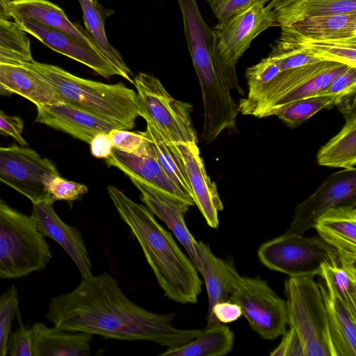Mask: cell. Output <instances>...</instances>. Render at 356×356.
Returning <instances> with one entry per match:
<instances>
[{
    "label": "cell",
    "mask_w": 356,
    "mask_h": 356,
    "mask_svg": "<svg viewBox=\"0 0 356 356\" xmlns=\"http://www.w3.org/2000/svg\"><path fill=\"white\" fill-rule=\"evenodd\" d=\"M332 62L324 61L285 70L265 86L253 99L240 101L239 111L243 115L259 118L273 103L304 84Z\"/></svg>",
    "instance_id": "21"
},
{
    "label": "cell",
    "mask_w": 356,
    "mask_h": 356,
    "mask_svg": "<svg viewBox=\"0 0 356 356\" xmlns=\"http://www.w3.org/2000/svg\"><path fill=\"white\" fill-rule=\"evenodd\" d=\"M107 191L120 218L140 246L164 295L178 303H197L202 281L172 234L144 204L134 202L115 186H109Z\"/></svg>",
    "instance_id": "2"
},
{
    "label": "cell",
    "mask_w": 356,
    "mask_h": 356,
    "mask_svg": "<svg viewBox=\"0 0 356 356\" xmlns=\"http://www.w3.org/2000/svg\"><path fill=\"white\" fill-rule=\"evenodd\" d=\"M19 312L17 314L19 322L18 329L9 336L6 355L33 356L32 333L31 329L24 326Z\"/></svg>",
    "instance_id": "42"
},
{
    "label": "cell",
    "mask_w": 356,
    "mask_h": 356,
    "mask_svg": "<svg viewBox=\"0 0 356 356\" xmlns=\"http://www.w3.org/2000/svg\"><path fill=\"white\" fill-rule=\"evenodd\" d=\"M83 11L86 30L101 49L104 57L121 73L122 77L134 84L132 72L120 52L108 42L104 27L105 19L114 13L97 0H78Z\"/></svg>",
    "instance_id": "29"
},
{
    "label": "cell",
    "mask_w": 356,
    "mask_h": 356,
    "mask_svg": "<svg viewBox=\"0 0 356 356\" xmlns=\"http://www.w3.org/2000/svg\"><path fill=\"white\" fill-rule=\"evenodd\" d=\"M172 146L183 161L195 204L207 224L218 228V212L224 207L216 184L207 173L197 143H172Z\"/></svg>",
    "instance_id": "14"
},
{
    "label": "cell",
    "mask_w": 356,
    "mask_h": 356,
    "mask_svg": "<svg viewBox=\"0 0 356 356\" xmlns=\"http://www.w3.org/2000/svg\"><path fill=\"white\" fill-rule=\"evenodd\" d=\"M14 22L22 31L51 49L86 65L103 77L122 76L120 72L105 57L67 33L33 19H20Z\"/></svg>",
    "instance_id": "13"
},
{
    "label": "cell",
    "mask_w": 356,
    "mask_h": 356,
    "mask_svg": "<svg viewBox=\"0 0 356 356\" xmlns=\"http://www.w3.org/2000/svg\"><path fill=\"white\" fill-rule=\"evenodd\" d=\"M145 121L146 129L143 132L149 140L152 156L168 177L184 193L193 199L183 161L173 148L172 142L150 121Z\"/></svg>",
    "instance_id": "31"
},
{
    "label": "cell",
    "mask_w": 356,
    "mask_h": 356,
    "mask_svg": "<svg viewBox=\"0 0 356 356\" xmlns=\"http://www.w3.org/2000/svg\"><path fill=\"white\" fill-rule=\"evenodd\" d=\"M234 336L229 327L218 322L202 330L185 343L168 347L160 356H222L234 346Z\"/></svg>",
    "instance_id": "28"
},
{
    "label": "cell",
    "mask_w": 356,
    "mask_h": 356,
    "mask_svg": "<svg viewBox=\"0 0 356 356\" xmlns=\"http://www.w3.org/2000/svg\"><path fill=\"white\" fill-rule=\"evenodd\" d=\"M356 204V168L332 173L295 209L292 221L284 232L303 235L326 211L334 207Z\"/></svg>",
    "instance_id": "12"
},
{
    "label": "cell",
    "mask_w": 356,
    "mask_h": 356,
    "mask_svg": "<svg viewBox=\"0 0 356 356\" xmlns=\"http://www.w3.org/2000/svg\"><path fill=\"white\" fill-rule=\"evenodd\" d=\"M284 294L288 325L298 334L305 356H334L324 298L314 277H289Z\"/></svg>",
    "instance_id": "6"
},
{
    "label": "cell",
    "mask_w": 356,
    "mask_h": 356,
    "mask_svg": "<svg viewBox=\"0 0 356 356\" xmlns=\"http://www.w3.org/2000/svg\"><path fill=\"white\" fill-rule=\"evenodd\" d=\"M347 67L348 66L346 65L332 62L327 67L314 77L270 105L261 114L259 118L275 115L280 110L292 102L308 97H316L336 76L343 72Z\"/></svg>",
    "instance_id": "33"
},
{
    "label": "cell",
    "mask_w": 356,
    "mask_h": 356,
    "mask_svg": "<svg viewBox=\"0 0 356 356\" xmlns=\"http://www.w3.org/2000/svg\"><path fill=\"white\" fill-rule=\"evenodd\" d=\"M193 64L200 83L203 108L216 111L231 100V90L243 91L237 74L226 67L218 49L213 29L202 18L195 0H177Z\"/></svg>",
    "instance_id": "4"
},
{
    "label": "cell",
    "mask_w": 356,
    "mask_h": 356,
    "mask_svg": "<svg viewBox=\"0 0 356 356\" xmlns=\"http://www.w3.org/2000/svg\"><path fill=\"white\" fill-rule=\"evenodd\" d=\"M12 1L0 0V19L6 20L11 19L9 13V7Z\"/></svg>",
    "instance_id": "49"
},
{
    "label": "cell",
    "mask_w": 356,
    "mask_h": 356,
    "mask_svg": "<svg viewBox=\"0 0 356 356\" xmlns=\"http://www.w3.org/2000/svg\"><path fill=\"white\" fill-rule=\"evenodd\" d=\"M319 276L332 287L349 309L356 312V270L344 268L339 264H325Z\"/></svg>",
    "instance_id": "35"
},
{
    "label": "cell",
    "mask_w": 356,
    "mask_h": 356,
    "mask_svg": "<svg viewBox=\"0 0 356 356\" xmlns=\"http://www.w3.org/2000/svg\"><path fill=\"white\" fill-rule=\"evenodd\" d=\"M32 333L33 356H88L93 334L70 332L35 323Z\"/></svg>",
    "instance_id": "24"
},
{
    "label": "cell",
    "mask_w": 356,
    "mask_h": 356,
    "mask_svg": "<svg viewBox=\"0 0 356 356\" xmlns=\"http://www.w3.org/2000/svg\"><path fill=\"white\" fill-rule=\"evenodd\" d=\"M340 102L341 99L337 96L308 97L285 106L275 115L288 126L295 127L320 111L337 106Z\"/></svg>",
    "instance_id": "34"
},
{
    "label": "cell",
    "mask_w": 356,
    "mask_h": 356,
    "mask_svg": "<svg viewBox=\"0 0 356 356\" xmlns=\"http://www.w3.org/2000/svg\"><path fill=\"white\" fill-rule=\"evenodd\" d=\"M13 93L8 90L6 88H5L3 85L0 83V95H6V96H10Z\"/></svg>",
    "instance_id": "51"
},
{
    "label": "cell",
    "mask_w": 356,
    "mask_h": 356,
    "mask_svg": "<svg viewBox=\"0 0 356 356\" xmlns=\"http://www.w3.org/2000/svg\"><path fill=\"white\" fill-rule=\"evenodd\" d=\"M51 257L31 216L0 199V278H19L44 269Z\"/></svg>",
    "instance_id": "5"
},
{
    "label": "cell",
    "mask_w": 356,
    "mask_h": 356,
    "mask_svg": "<svg viewBox=\"0 0 356 356\" xmlns=\"http://www.w3.org/2000/svg\"><path fill=\"white\" fill-rule=\"evenodd\" d=\"M0 83L36 106L60 103L51 86L24 64L0 63Z\"/></svg>",
    "instance_id": "26"
},
{
    "label": "cell",
    "mask_w": 356,
    "mask_h": 356,
    "mask_svg": "<svg viewBox=\"0 0 356 356\" xmlns=\"http://www.w3.org/2000/svg\"><path fill=\"white\" fill-rule=\"evenodd\" d=\"M106 161L127 177H136L169 196L195 205L193 200L168 177L153 156H138L113 148Z\"/></svg>",
    "instance_id": "19"
},
{
    "label": "cell",
    "mask_w": 356,
    "mask_h": 356,
    "mask_svg": "<svg viewBox=\"0 0 356 356\" xmlns=\"http://www.w3.org/2000/svg\"><path fill=\"white\" fill-rule=\"evenodd\" d=\"M272 0H225L213 13L218 22L242 12L253 6H266Z\"/></svg>",
    "instance_id": "44"
},
{
    "label": "cell",
    "mask_w": 356,
    "mask_h": 356,
    "mask_svg": "<svg viewBox=\"0 0 356 356\" xmlns=\"http://www.w3.org/2000/svg\"><path fill=\"white\" fill-rule=\"evenodd\" d=\"M53 204L49 201L32 203L31 216L38 231L63 248L75 263L81 277L92 274L91 260L81 232L60 218Z\"/></svg>",
    "instance_id": "17"
},
{
    "label": "cell",
    "mask_w": 356,
    "mask_h": 356,
    "mask_svg": "<svg viewBox=\"0 0 356 356\" xmlns=\"http://www.w3.org/2000/svg\"><path fill=\"white\" fill-rule=\"evenodd\" d=\"M108 136L113 148L119 151L138 156H152L149 140L143 131L133 132L115 128Z\"/></svg>",
    "instance_id": "38"
},
{
    "label": "cell",
    "mask_w": 356,
    "mask_h": 356,
    "mask_svg": "<svg viewBox=\"0 0 356 356\" xmlns=\"http://www.w3.org/2000/svg\"><path fill=\"white\" fill-rule=\"evenodd\" d=\"M260 261L289 277L319 275L323 264H339L335 250L319 236L283 234L260 245Z\"/></svg>",
    "instance_id": "8"
},
{
    "label": "cell",
    "mask_w": 356,
    "mask_h": 356,
    "mask_svg": "<svg viewBox=\"0 0 356 356\" xmlns=\"http://www.w3.org/2000/svg\"><path fill=\"white\" fill-rule=\"evenodd\" d=\"M279 26H290L305 19L356 12V0H272Z\"/></svg>",
    "instance_id": "27"
},
{
    "label": "cell",
    "mask_w": 356,
    "mask_h": 356,
    "mask_svg": "<svg viewBox=\"0 0 356 356\" xmlns=\"http://www.w3.org/2000/svg\"><path fill=\"white\" fill-rule=\"evenodd\" d=\"M24 121L19 116L9 115L0 111V133L13 138L19 144L26 146L23 137Z\"/></svg>",
    "instance_id": "46"
},
{
    "label": "cell",
    "mask_w": 356,
    "mask_h": 356,
    "mask_svg": "<svg viewBox=\"0 0 356 356\" xmlns=\"http://www.w3.org/2000/svg\"><path fill=\"white\" fill-rule=\"evenodd\" d=\"M280 36L319 62H336L356 67V37L321 39L303 35L293 26H281Z\"/></svg>",
    "instance_id": "23"
},
{
    "label": "cell",
    "mask_w": 356,
    "mask_h": 356,
    "mask_svg": "<svg viewBox=\"0 0 356 356\" xmlns=\"http://www.w3.org/2000/svg\"><path fill=\"white\" fill-rule=\"evenodd\" d=\"M318 284L327 309L334 356H356V312L341 300L327 282L321 279Z\"/></svg>",
    "instance_id": "22"
},
{
    "label": "cell",
    "mask_w": 356,
    "mask_h": 356,
    "mask_svg": "<svg viewBox=\"0 0 356 356\" xmlns=\"http://www.w3.org/2000/svg\"><path fill=\"white\" fill-rule=\"evenodd\" d=\"M59 175L54 163L35 150L13 145L0 146V181L28 197L32 203L49 201L45 181Z\"/></svg>",
    "instance_id": "10"
},
{
    "label": "cell",
    "mask_w": 356,
    "mask_h": 356,
    "mask_svg": "<svg viewBox=\"0 0 356 356\" xmlns=\"http://www.w3.org/2000/svg\"><path fill=\"white\" fill-rule=\"evenodd\" d=\"M35 122L63 131L88 144L97 134H108L117 128L88 111L63 103L37 106Z\"/></svg>",
    "instance_id": "18"
},
{
    "label": "cell",
    "mask_w": 356,
    "mask_h": 356,
    "mask_svg": "<svg viewBox=\"0 0 356 356\" xmlns=\"http://www.w3.org/2000/svg\"><path fill=\"white\" fill-rule=\"evenodd\" d=\"M291 26L303 35L321 39L356 37V12L309 17Z\"/></svg>",
    "instance_id": "32"
},
{
    "label": "cell",
    "mask_w": 356,
    "mask_h": 356,
    "mask_svg": "<svg viewBox=\"0 0 356 356\" xmlns=\"http://www.w3.org/2000/svg\"><path fill=\"white\" fill-rule=\"evenodd\" d=\"M280 72L278 63L270 56L248 67L245 71L248 87V97L245 99L250 100L254 98Z\"/></svg>",
    "instance_id": "36"
},
{
    "label": "cell",
    "mask_w": 356,
    "mask_h": 356,
    "mask_svg": "<svg viewBox=\"0 0 356 356\" xmlns=\"http://www.w3.org/2000/svg\"><path fill=\"white\" fill-rule=\"evenodd\" d=\"M197 270L202 275L209 299L207 316L213 306L229 300L233 282L238 275L234 265L214 255L209 245L197 241Z\"/></svg>",
    "instance_id": "25"
},
{
    "label": "cell",
    "mask_w": 356,
    "mask_h": 356,
    "mask_svg": "<svg viewBox=\"0 0 356 356\" xmlns=\"http://www.w3.org/2000/svg\"><path fill=\"white\" fill-rule=\"evenodd\" d=\"M44 185L53 202L58 200L74 201L88 192L86 185L67 180L59 175L49 177Z\"/></svg>",
    "instance_id": "40"
},
{
    "label": "cell",
    "mask_w": 356,
    "mask_h": 356,
    "mask_svg": "<svg viewBox=\"0 0 356 356\" xmlns=\"http://www.w3.org/2000/svg\"><path fill=\"white\" fill-rule=\"evenodd\" d=\"M89 144L92 155L97 159H106L113 149V145L108 133L97 134Z\"/></svg>",
    "instance_id": "47"
},
{
    "label": "cell",
    "mask_w": 356,
    "mask_h": 356,
    "mask_svg": "<svg viewBox=\"0 0 356 356\" xmlns=\"http://www.w3.org/2000/svg\"><path fill=\"white\" fill-rule=\"evenodd\" d=\"M9 13L14 20L29 19L63 31L104 57L96 42L81 26L72 23L65 12L47 0H13Z\"/></svg>",
    "instance_id": "20"
},
{
    "label": "cell",
    "mask_w": 356,
    "mask_h": 356,
    "mask_svg": "<svg viewBox=\"0 0 356 356\" xmlns=\"http://www.w3.org/2000/svg\"><path fill=\"white\" fill-rule=\"evenodd\" d=\"M0 48L33 60L30 40L15 22L0 19Z\"/></svg>",
    "instance_id": "37"
},
{
    "label": "cell",
    "mask_w": 356,
    "mask_h": 356,
    "mask_svg": "<svg viewBox=\"0 0 356 356\" xmlns=\"http://www.w3.org/2000/svg\"><path fill=\"white\" fill-rule=\"evenodd\" d=\"M241 316V309L236 303L230 300L219 302L213 306L210 315L207 316V326H210L218 322L232 323Z\"/></svg>",
    "instance_id": "43"
},
{
    "label": "cell",
    "mask_w": 356,
    "mask_h": 356,
    "mask_svg": "<svg viewBox=\"0 0 356 356\" xmlns=\"http://www.w3.org/2000/svg\"><path fill=\"white\" fill-rule=\"evenodd\" d=\"M128 177L140 191V199L146 208L165 223L186 250L197 270V241L190 232L185 222V215L191 206L155 189L136 177Z\"/></svg>",
    "instance_id": "15"
},
{
    "label": "cell",
    "mask_w": 356,
    "mask_h": 356,
    "mask_svg": "<svg viewBox=\"0 0 356 356\" xmlns=\"http://www.w3.org/2000/svg\"><path fill=\"white\" fill-rule=\"evenodd\" d=\"M356 93V67L348 66L317 96H337L341 101Z\"/></svg>",
    "instance_id": "41"
},
{
    "label": "cell",
    "mask_w": 356,
    "mask_h": 356,
    "mask_svg": "<svg viewBox=\"0 0 356 356\" xmlns=\"http://www.w3.org/2000/svg\"><path fill=\"white\" fill-rule=\"evenodd\" d=\"M23 64L51 86L60 103L88 111L118 129L134 127L139 116L136 92L123 83L108 84L81 78L34 60Z\"/></svg>",
    "instance_id": "3"
},
{
    "label": "cell",
    "mask_w": 356,
    "mask_h": 356,
    "mask_svg": "<svg viewBox=\"0 0 356 356\" xmlns=\"http://www.w3.org/2000/svg\"><path fill=\"white\" fill-rule=\"evenodd\" d=\"M313 229L335 250L341 266L356 270V204L328 209L316 220Z\"/></svg>",
    "instance_id": "16"
},
{
    "label": "cell",
    "mask_w": 356,
    "mask_h": 356,
    "mask_svg": "<svg viewBox=\"0 0 356 356\" xmlns=\"http://www.w3.org/2000/svg\"><path fill=\"white\" fill-rule=\"evenodd\" d=\"M27 62L30 61L23 56L0 48V63L23 64Z\"/></svg>",
    "instance_id": "48"
},
{
    "label": "cell",
    "mask_w": 356,
    "mask_h": 356,
    "mask_svg": "<svg viewBox=\"0 0 356 356\" xmlns=\"http://www.w3.org/2000/svg\"><path fill=\"white\" fill-rule=\"evenodd\" d=\"M46 316L62 330L167 348L182 345L202 331L175 327V313L158 314L134 303L107 272L82 276L72 291L52 298Z\"/></svg>",
    "instance_id": "1"
},
{
    "label": "cell",
    "mask_w": 356,
    "mask_h": 356,
    "mask_svg": "<svg viewBox=\"0 0 356 356\" xmlns=\"http://www.w3.org/2000/svg\"><path fill=\"white\" fill-rule=\"evenodd\" d=\"M340 131L318 152V165L342 169L356 168V111L344 114Z\"/></svg>",
    "instance_id": "30"
},
{
    "label": "cell",
    "mask_w": 356,
    "mask_h": 356,
    "mask_svg": "<svg viewBox=\"0 0 356 356\" xmlns=\"http://www.w3.org/2000/svg\"><path fill=\"white\" fill-rule=\"evenodd\" d=\"M225 0H206L212 12L214 11Z\"/></svg>",
    "instance_id": "50"
},
{
    "label": "cell",
    "mask_w": 356,
    "mask_h": 356,
    "mask_svg": "<svg viewBox=\"0 0 356 356\" xmlns=\"http://www.w3.org/2000/svg\"><path fill=\"white\" fill-rule=\"evenodd\" d=\"M279 26L275 15L268 4L257 5L218 22L213 28L223 63L236 74V65L262 32Z\"/></svg>",
    "instance_id": "11"
},
{
    "label": "cell",
    "mask_w": 356,
    "mask_h": 356,
    "mask_svg": "<svg viewBox=\"0 0 356 356\" xmlns=\"http://www.w3.org/2000/svg\"><path fill=\"white\" fill-rule=\"evenodd\" d=\"M229 300L241 307L242 315L261 338L273 340L286 331V300L277 295L265 280L238 275L233 282Z\"/></svg>",
    "instance_id": "9"
},
{
    "label": "cell",
    "mask_w": 356,
    "mask_h": 356,
    "mask_svg": "<svg viewBox=\"0 0 356 356\" xmlns=\"http://www.w3.org/2000/svg\"><path fill=\"white\" fill-rule=\"evenodd\" d=\"M139 116L150 121L172 143H197L193 106L173 98L159 79L139 72L134 77Z\"/></svg>",
    "instance_id": "7"
},
{
    "label": "cell",
    "mask_w": 356,
    "mask_h": 356,
    "mask_svg": "<svg viewBox=\"0 0 356 356\" xmlns=\"http://www.w3.org/2000/svg\"><path fill=\"white\" fill-rule=\"evenodd\" d=\"M18 311V291L13 285L0 296V356L6 355L12 322Z\"/></svg>",
    "instance_id": "39"
},
{
    "label": "cell",
    "mask_w": 356,
    "mask_h": 356,
    "mask_svg": "<svg viewBox=\"0 0 356 356\" xmlns=\"http://www.w3.org/2000/svg\"><path fill=\"white\" fill-rule=\"evenodd\" d=\"M282 336L280 344L270 352L271 356H305L302 342L293 328L290 327Z\"/></svg>",
    "instance_id": "45"
}]
</instances>
